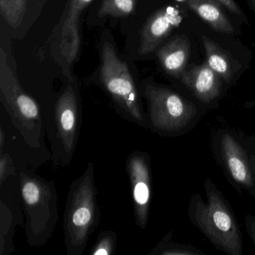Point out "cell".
Returning <instances> with one entry per match:
<instances>
[{
	"label": "cell",
	"mask_w": 255,
	"mask_h": 255,
	"mask_svg": "<svg viewBox=\"0 0 255 255\" xmlns=\"http://www.w3.org/2000/svg\"><path fill=\"white\" fill-rule=\"evenodd\" d=\"M136 0H103L98 16L125 17L133 12Z\"/></svg>",
	"instance_id": "ac0fdd59"
},
{
	"label": "cell",
	"mask_w": 255,
	"mask_h": 255,
	"mask_svg": "<svg viewBox=\"0 0 255 255\" xmlns=\"http://www.w3.org/2000/svg\"><path fill=\"white\" fill-rule=\"evenodd\" d=\"M45 122L53 165L67 166L77 149L82 122L81 104L73 85H68L61 92L55 103L53 115Z\"/></svg>",
	"instance_id": "5b68a950"
},
{
	"label": "cell",
	"mask_w": 255,
	"mask_h": 255,
	"mask_svg": "<svg viewBox=\"0 0 255 255\" xmlns=\"http://www.w3.org/2000/svg\"><path fill=\"white\" fill-rule=\"evenodd\" d=\"M220 78L207 62L201 65H192L180 76L182 83L205 104L212 102L220 95Z\"/></svg>",
	"instance_id": "8fae6325"
},
{
	"label": "cell",
	"mask_w": 255,
	"mask_h": 255,
	"mask_svg": "<svg viewBox=\"0 0 255 255\" xmlns=\"http://www.w3.org/2000/svg\"><path fill=\"white\" fill-rule=\"evenodd\" d=\"M221 148L225 165L233 179L246 187L253 186V177L247 156L238 141L230 134H224L221 139Z\"/></svg>",
	"instance_id": "7c38bea8"
},
{
	"label": "cell",
	"mask_w": 255,
	"mask_h": 255,
	"mask_svg": "<svg viewBox=\"0 0 255 255\" xmlns=\"http://www.w3.org/2000/svg\"><path fill=\"white\" fill-rule=\"evenodd\" d=\"M0 101L24 144L29 149L46 150L44 113L22 87L3 48L0 49Z\"/></svg>",
	"instance_id": "3957f363"
},
{
	"label": "cell",
	"mask_w": 255,
	"mask_h": 255,
	"mask_svg": "<svg viewBox=\"0 0 255 255\" xmlns=\"http://www.w3.org/2000/svg\"><path fill=\"white\" fill-rule=\"evenodd\" d=\"M100 80L125 119L148 128L147 116L141 109L138 90L129 68L126 62L119 59L110 43L103 46Z\"/></svg>",
	"instance_id": "8992f818"
},
{
	"label": "cell",
	"mask_w": 255,
	"mask_h": 255,
	"mask_svg": "<svg viewBox=\"0 0 255 255\" xmlns=\"http://www.w3.org/2000/svg\"><path fill=\"white\" fill-rule=\"evenodd\" d=\"M144 96L148 128L156 132L171 133L181 130L196 115V107L191 101L168 88L146 85Z\"/></svg>",
	"instance_id": "52a82bcc"
},
{
	"label": "cell",
	"mask_w": 255,
	"mask_h": 255,
	"mask_svg": "<svg viewBox=\"0 0 255 255\" xmlns=\"http://www.w3.org/2000/svg\"><path fill=\"white\" fill-rule=\"evenodd\" d=\"M183 2L200 17L208 23L218 32L232 34L234 28L232 23L221 8L220 4L216 0H177Z\"/></svg>",
	"instance_id": "5bb4252c"
},
{
	"label": "cell",
	"mask_w": 255,
	"mask_h": 255,
	"mask_svg": "<svg viewBox=\"0 0 255 255\" xmlns=\"http://www.w3.org/2000/svg\"><path fill=\"white\" fill-rule=\"evenodd\" d=\"M180 11L172 6L158 11L146 22L141 31L138 53L147 55L154 51L173 29L182 22Z\"/></svg>",
	"instance_id": "9c48e42d"
},
{
	"label": "cell",
	"mask_w": 255,
	"mask_h": 255,
	"mask_svg": "<svg viewBox=\"0 0 255 255\" xmlns=\"http://www.w3.org/2000/svg\"><path fill=\"white\" fill-rule=\"evenodd\" d=\"M216 1H217L221 5L226 8L231 12L234 13V14H237V15L241 17H244V14H243L238 5L234 2V0H216Z\"/></svg>",
	"instance_id": "7402d4cb"
},
{
	"label": "cell",
	"mask_w": 255,
	"mask_h": 255,
	"mask_svg": "<svg viewBox=\"0 0 255 255\" xmlns=\"http://www.w3.org/2000/svg\"><path fill=\"white\" fill-rule=\"evenodd\" d=\"M189 40L183 35H178L159 49L158 59L167 74L180 77L186 70L190 56Z\"/></svg>",
	"instance_id": "4fadbf2b"
},
{
	"label": "cell",
	"mask_w": 255,
	"mask_h": 255,
	"mask_svg": "<svg viewBox=\"0 0 255 255\" xmlns=\"http://www.w3.org/2000/svg\"><path fill=\"white\" fill-rule=\"evenodd\" d=\"M27 8V0H0V13L11 27L20 26Z\"/></svg>",
	"instance_id": "e0dca14e"
},
{
	"label": "cell",
	"mask_w": 255,
	"mask_h": 255,
	"mask_svg": "<svg viewBox=\"0 0 255 255\" xmlns=\"http://www.w3.org/2000/svg\"><path fill=\"white\" fill-rule=\"evenodd\" d=\"M7 134L2 125L0 126V153L6 150Z\"/></svg>",
	"instance_id": "cb8c5ba5"
},
{
	"label": "cell",
	"mask_w": 255,
	"mask_h": 255,
	"mask_svg": "<svg viewBox=\"0 0 255 255\" xmlns=\"http://www.w3.org/2000/svg\"><path fill=\"white\" fill-rule=\"evenodd\" d=\"M245 107L246 108H252V107H255V99L253 100V101H249V102L246 103L245 104Z\"/></svg>",
	"instance_id": "d4e9b609"
},
{
	"label": "cell",
	"mask_w": 255,
	"mask_h": 255,
	"mask_svg": "<svg viewBox=\"0 0 255 255\" xmlns=\"http://www.w3.org/2000/svg\"><path fill=\"white\" fill-rule=\"evenodd\" d=\"M17 218L8 202L0 201V255H11L15 251L14 234Z\"/></svg>",
	"instance_id": "9a60e30c"
},
{
	"label": "cell",
	"mask_w": 255,
	"mask_h": 255,
	"mask_svg": "<svg viewBox=\"0 0 255 255\" xmlns=\"http://www.w3.org/2000/svg\"><path fill=\"white\" fill-rule=\"evenodd\" d=\"M117 247V235L113 231H105L98 236V240L92 247V255H112L116 253Z\"/></svg>",
	"instance_id": "ffe728a7"
},
{
	"label": "cell",
	"mask_w": 255,
	"mask_h": 255,
	"mask_svg": "<svg viewBox=\"0 0 255 255\" xmlns=\"http://www.w3.org/2000/svg\"><path fill=\"white\" fill-rule=\"evenodd\" d=\"M249 4H250L251 7L255 12V0H249Z\"/></svg>",
	"instance_id": "484cf974"
},
{
	"label": "cell",
	"mask_w": 255,
	"mask_h": 255,
	"mask_svg": "<svg viewBox=\"0 0 255 255\" xmlns=\"http://www.w3.org/2000/svg\"><path fill=\"white\" fill-rule=\"evenodd\" d=\"M19 186L28 244L32 247L45 246L59 222L54 181H49L32 170L23 168L19 171Z\"/></svg>",
	"instance_id": "7a4b0ae2"
},
{
	"label": "cell",
	"mask_w": 255,
	"mask_h": 255,
	"mask_svg": "<svg viewBox=\"0 0 255 255\" xmlns=\"http://www.w3.org/2000/svg\"><path fill=\"white\" fill-rule=\"evenodd\" d=\"M246 227L251 239L255 246V216H247L246 217Z\"/></svg>",
	"instance_id": "603a6c76"
},
{
	"label": "cell",
	"mask_w": 255,
	"mask_h": 255,
	"mask_svg": "<svg viewBox=\"0 0 255 255\" xmlns=\"http://www.w3.org/2000/svg\"><path fill=\"white\" fill-rule=\"evenodd\" d=\"M202 42L209 66L221 78L229 83L234 75V70L230 58L216 42L207 37H202Z\"/></svg>",
	"instance_id": "2e32d148"
},
{
	"label": "cell",
	"mask_w": 255,
	"mask_h": 255,
	"mask_svg": "<svg viewBox=\"0 0 255 255\" xmlns=\"http://www.w3.org/2000/svg\"><path fill=\"white\" fill-rule=\"evenodd\" d=\"M207 203L198 194L190 200L189 216L216 249L228 255H241V232L228 202L214 183L207 179L204 183Z\"/></svg>",
	"instance_id": "277c9868"
},
{
	"label": "cell",
	"mask_w": 255,
	"mask_h": 255,
	"mask_svg": "<svg viewBox=\"0 0 255 255\" xmlns=\"http://www.w3.org/2000/svg\"><path fill=\"white\" fill-rule=\"evenodd\" d=\"M16 173L15 164L11 155L6 151L0 153V186L2 187L7 179Z\"/></svg>",
	"instance_id": "44dd1931"
},
{
	"label": "cell",
	"mask_w": 255,
	"mask_h": 255,
	"mask_svg": "<svg viewBox=\"0 0 255 255\" xmlns=\"http://www.w3.org/2000/svg\"><path fill=\"white\" fill-rule=\"evenodd\" d=\"M130 184L135 224L144 230L147 227L151 199L150 159L147 153L133 151L126 162Z\"/></svg>",
	"instance_id": "ba28073f"
},
{
	"label": "cell",
	"mask_w": 255,
	"mask_h": 255,
	"mask_svg": "<svg viewBox=\"0 0 255 255\" xmlns=\"http://www.w3.org/2000/svg\"><path fill=\"white\" fill-rule=\"evenodd\" d=\"M95 184V165L89 162L83 174L71 183L63 217L64 240L68 255H82L98 228L101 213Z\"/></svg>",
	"instance_id": "6da1fadb"
},
{
	"label": "cell",
	"mask_w": 255,
	"mask_h": 255,
	"mask_svg": "<svg viewBox=\"0 0 255 255\" xmlns=\"http://www.w3.org/2000/svg\"><path fill=\"white\" fill-rule=\"evenodd\" d=\"M170 234H167L161 240L156 247L153 248L149 255H200L204 254L194 248L186 246L184 245L177 244L170 242Z\"/></svg>",
	"instance_id": "d6986e66"
},
{
	"label": "cell",
	"mask_w": 255,
	"mask_h": 255,
	"mask_svg": "<svg viewBox=\"0 0 255 255\" xmlns=\"http://www.w3.org/2000/svg\"><path fill=\"white\" fill-rule=\"evenodd\" d=\"M93 0H69L68 12L61 29L60 53L71 65L78 56L80 48V18L83 10Z\"/></svg>",
	"instance_id": "30bf717a"
}]
</instances>
